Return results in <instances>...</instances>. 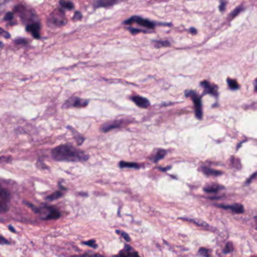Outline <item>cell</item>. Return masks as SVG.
Returning a JSON list of instances; mask_svg holds the SVG:
<instances>
[{"mask_svg":"<svg viewBox=\"0 0 257 257\" xmlns=\"http://www.w3.org/2000/svg\"><path fill=\"white\" fill-rule=\"evenodd\" d=\"M89 100L79 98L77 96H72L68 99L64 104L63 105V109H70V108H84L88 105Z\"/></svg>","mask_w":257,"mask_h":257,"instance_id":"8992f818","label":"cell"},{"mask_svg":"<svg viewBox=\"0 0 257 257\" xmlns=\"http://www.w3.org/2000/svg\"><path fill=\"white\" fill-rule=\"evenodd\" d=\"M60 5L62 8H66L67 10H72L74 8V4L70 1H65V0H60Z\"/></svg>","mask_w":257,"mask_h":257,"instance_id":"ffe728a7","label":"cell"},{"mask_svg":"<svg viewBox=\"0 0 257 257\" xmlns=\"http://www.w3.org/2000/svg\"><path fill=\"white\" fill-rule=\"evenodd\" d=\"M218 207L222 208L225 210H231L235 214H243L244 212V206L241 204H234L230 205H225V204H219L216 205Z\"/></svg>","mask_w":257,"mask_h":257,"instance_id":"30bf717a","label":"cell"},{"mask_svg":"<svg viewBox=\"0 0 257 257\" xmlns=\"http://www.w3.org/2000/svg\"><path fill=\"white\" fill-rule=\"evenodd\" d=\"M119 255L120 256H138V253H137V252H135V251H127L125 250H123L121 251L120 253H119Z\"/></svg>","mask_w":257,"mask_h":257,"instance_id":"cb8c5ba5","label":"cell"},{"mask_svg":"<svg viewBox=\"0 0 257 257\" xmlns=\"http://www.w3.org/2000/svg\"><path fill=\"white\" fill-rule=\"evenodd\" d=\"M68 128L70 129L71 132H72V134H73V137H75L76 140V141H77L78 145H82V143H83V142H84V140H85V137H84L83 136L81 135V134L79 133H78V132L76 131V130H75V129L72 128V127H69H69H68Z\"/></svg>","mask_w":257,"mask_h":257,"instance_id":"d6986e66","label":"cell"},{"mask_svg":"<svg viewBox=\"0 0 257 257\" xmlns=\"http://www.w3.org/2000/svg\"><path fill=\"white\" fill-rule=\"evenodd\" d=\"M129 30H130V32L133 34H136V33H138V32H143V30H142V29H134V28H129Z\"/></svg>","mask_w":257,"mask_h":257,"instance_id":"8d00e7d4","label":"cell"},{"mask_svg":"<svg viewBox=\"0 0 257 257\" xmlns=\"http://www.w3.org/2000/svg\"><path fill=\"white\" fill-rule=\"evenodd\" d=\"M256 172H254L253 174V175L251 176L250 177H249V179H248V180H247L246 183H244V184H245V185H246V186H247L248 184H250V183H251V182L253 181V180L256 178Z\"/></svg>","mask_w":257,"mask_h":257,"instance_id":"836d02e7","label":"cell"},{"mask_svg":"<svg viewBox=\"0 0 257 257\" xmlns=\"http://www.w3.org/2000/svg\"><path fill=\"white\" fill-rule=\"evenodd\" d=\"M13 18L14 14L12 13V12H8V13L5 15L4 20H5V21H11V20L13 19Z\"/></svg>","mask_w":257,"mask_h":257,"instance_id":"d6a6232c","label":"cell"},{"mask_svg":"<svg viewBox=\"0 0 257 257\" xmlns=\"http://www.w3.org/2000/svg\"><path fill=\"white\" fill-rule=\"evenodd\" d=\"M198 253L201 256H209L210 250H209L206 249V248L201 247L200 248L199 250H198Z\"/></svg>","mask_w":257,"mask_h":257,"instance_id":"f1b7e54d","label":"cell"},{"mask_svg":"<svg viewBox=\"0 0 257 257\" xmlns=\"http://www.w3.org/2000/svg\"><path fill=\"white\" fill-rule=\"evenodd\" d=\"M49 21L55 26H61V25L65 24H66V20H65L63 11L57 10L56 11H54V13L51 15L50 18H49Z\"/></svg>","mask_w":257,"mask_h":257,"instance_id":"ba28073f","label":"cell"},{"mask_svg":"<svg viewBox=\"0 0 257 257\" xmlns=\"http://www.w3.org/2000/svg\"><path fill=\"white\" fill-rule=\"evenodd\" d=\"M170 168H171V167H165V168H162V167H158L159 170H163V171H167V170H170Z\"/></svg>","mask_w":257,"mask_h":257,"instance_id":"f35d334b","label":"cell"},{"mask_svg":"<svg viewBox=\"0 0 257 257\" xmlns=\"http://www.w3.org/2000/svg\"><path fill=\"white\" fill-rule=\"evenodd\" d=\"M233 245H232V244H231V242H228L226 244V245H225V248L223 249V253L227 254V253H231V252H233Z\"/></svg>","mask_w":257,"mask_h":257,"instance_id":"603a6c76","label":"cell"},{"mask_svg":"<svg viewBox=\"0 0 257 257\" xmlns=\"http://www.w3.org/2000/svg\"><path fill=\"white\" fill-rule=\"evenodd\" d=\"M10 242L6 239V238H4L3 236L0 235V244H9Z\"/></svg>","mask_w":257,"mask_h":257,"instance_id":"e575fe53","label":"cell"},{"mask_svg":"<svg viewBox=\"0 0 257 257\" xmlns=\"http://www.w3.org/2000/svg\"><path fill=\"white\" fill-rule=\"evenodd\" d=\"M227 83H228L229 88L231 90H237V89L239 88V85L235 79H227Z\"/></svg>","mask_w":257,"mask_h":257,"instance_id":"44dd1931","label":"cell"},{"mask_svg":"<svg viewBox=\"0 0 257 257\" xmlns=\"http://www.w3.org/2000/svg\"><path fill=\"white\" fill-rule=\"evenodd\" d=\"M201 170L205 175L210 176V177H217V176H220L222 174V171L208 167H201Z\"/></svg>","mask_w":257,"mask_h":257,"instance_id":"2e32d148","label":"cell"},{"mask_svg":"<svg viewBox=\"0 0 257 257\" xmlns=\"http://www.w3.org/2000/svg\"><path fill=\"white\" fill-rule=\"evenodd\" d=\"M225 187L219 184L213 183V184H207L206 186L204 187L203 190L207 193H217L220 190L224 189Z\"/></svg>","mask_w":257,"mask_h":257,"instance_id":"5bb4252c","label":"cell"},{"mask_svg":"<svg viewBox=\"0 0 257 257\" xmlns=\"http://www.w3.org/2000/svg\"><path fill=\"white\" fill-rule=\"evenodd\" d=\"M201 86L204 88V93L203 95L209 94L213 95L214 96H218V87L217 85L210 83L207 81H203L201 82Z\"/></svg>","mask_w":257,"mask_h":257,"instance_id":"9c48e42d","label":"cell"},{"mask_svg":"<svg viewBox=\"0 0 257 257\" xmlns=\"http://www.w3.org/2000/svg\"><path fill=\"white\" fill-rule=\"evenodd\" d=\"M8 228H9V229L11 230V231H14L15 233H16V231H15V229L14 228H12V226H11V225H9V227H8Z\"/></svg>","mask_w":257,"mask_h":257,"instance_id":"ab89813d","label":"cell"},{"mask_svg":"<svg viewBox=\"0 0 257 257\" xmlns=\"http://www.w3.org/2000/svg\"><path fill=\"white\" fill-rule=\"evenodd\" d=\"M130 99L133 103L140 108H148L150 106L149 100L143 97V96L136 95V96H131Z\"/></svg>","mask_w":257,"mask_h":257,"instance_id":"8fae6325","label":"cell"},{"mask_svg":"<svg viewBox=\"0 0 257 257\" xmlns=\"http://www.w3.org/2000/svg\"><path fill=\"white\" fill-rule=\"evenodd\" d=\"M27 31L30 32L35 39H39L40 38V24L39 23H33L27 25L26 27Z\"/></svg>","mask_w":257,"mask_h":257,"instance_id":"7c38bea8","label":"cell"},{"mask_svg":"<svg viewBox=\"0 0 257 257\" xmlns=\"http://www.w3.org/2000/svg\"><path fill=\"white\" fill-rule=\"evenodd\" d=\"M11 194L6 189L0 186V214H5L9 209Z\"/></svg>","mask_w":257,"mask_h":257,"instance_id":"5b68a950","label":"cell"},{"mask_svg":"<svg viewBox=\"0 0 257 257\" xmlns=\"http://www.w3.org/2000/svg\"><path fill=\"white\" fill-rule=\"evenodd\" d=\"M226 5H227V2H225V1H224V0H221V1H220V5H219V11H222V12L225 11Z\"/></svg>","mask_w":257,"mask_h":257,"instance_id":"1f68e13d","label":"cell"},{"mask_svg":"<svg viewBox=\"0 0 257 257\" xmlns=\"http://www.w3.org/2000/svg\"><path fill=\"white\" fill-rule=\"evenodd\" d=\"M28 207H29L35 214H38L41 216V219L43 220H52L57 219L61 216V214L56 207L52 206L43 205L40 207H36L30 203L24 201Z\"/></svg>","mask_w":257,"mask_h":257,"instance_id":"7a4b0ae2","label":"cell"},{"mask_svg":"<svg viewBox=\"0 0 257 257\" xmlns=\"http://www.w3.org/2000/svg\"><path fill=\"white\" fill-rule=\"evenodd\" d=\"M119 167L121 168H131V169H138L140 166L138 164L134 162H127V161H122L119 162Z\"/></svg>","mask_w":257,"mask_h":257,"instance_id":"e0dca14e","label":"cell"},{"mask_svg":"<svg viewBox=\"0 0 257 257\" xmlns=\"http://www.w3.org/2000/svg\"><path fill=\"white\" fill-rule=\"evenodd\" d=\"M130 122L131 121L130 119H124H124H116V120L106 122V123L103 124L102 127H100V130L103 133H106V132L110 131L113 129L122 128L124 126H127Z\"/></svg>","mask_w":257,"mask_h":257,"instance_id":"277c9868","label":"cell"},{"mask_svg":"<svg viewBox=\"0 0 257 257\" xmlns=\"http://www.w3.org/2000/svg\"><path fill=\"white\" fill-rule=\"evenodd\" d=\"M2 47H4V44L0 41V48H2Z\"/></svg>","mask_w":257,"mask_h":257,"instance_id":"60d3db41","label":"cell"},{"mask_svg":"<svg viewBox=\"0 0 257 257\" xmlns=\"http://www.w3.org/2000/svg\"><path fill=\"white\" fill-rule=\"evenodd\" d=\"M154 43L157 48H160V47L170 46V42H167V41H155Z\"/></svg>","mask_w":257,"mask_h":257,"instance_id":"d4e9b609","label":"cell"},{"mask_svg":"<svg viewBox=\"0 0 257 257\" xmlns=\"http://www.w3.org/2000/svg\"><path fill=\"white\" fill-rule=\"evenodd\" d=\"M15 43L16 44H27V41L26 40V39H21V38H20V39H16V40L15 41Z\"/></svg>","mask_w":257,"mask_h":257,"instance_id":"d590c367","label":"cell"},{"mask_svg":"<svg viewBox=\"0 0 257 257\" xmlns=\"http://www.w3.org/2000/svg\"><path fill=\"white\" fill-rule=\"evenodd\" d=\"M167 155V151L164 149H156L155 152L154 154L152 156L151 159L152 162L157 163L160 160L164 158L165 157V155Z\"/></svg>","mask_w":257,"mask_h":257,"instance_id":"9a60e30c","label":"cell"},{"mask_svg":"<svg viewBox=\"0 0 257 257\" xmlns=\"http://www.w3.org/2000/svg\"><path fill=\"white\" fill-rule=\"evenodd\" d=\"M116 233H117L118 235H120L121 236L124 238L126 241H127V242L130 241V238L129 237V235H127L126 232H124V231H120V230H116Z\"/></svg>","mask_w":257,"mask_h":257,"instance_id":"83f0119b","label":"cell"},{"mask_svg":"<svg viewBox=\"0 0 257 257\" xmlns=\"http://www.w3.org/2000/svg\"><path fill=\"white\" fill-rule=\"evenodd\" d=\"M121 1H122V0H95L94 7L95 8L110 7L116 5Z\"/></svg>","mask_w":257,"mask_h":257,"instance_id":"4fadbf2b","label":"cell"},{"mask_svg":"<svg viewBox=\"0 0 257 257\" xmlns=\"http://www.w3.org/2000/svg\"><path fill=\"white\" fill-rule=\"evenodd\" d=\"M185 95L186 97H190L193 100L195 116H196L197 119L201 120L203 117L202 103H201V96H198V94L195 93L194 91H187Z\"/></svg>","mask_w":257,"mask_h":257,"instance_id":"3957f363","label":"cell"},{"mask_svg":"<svg viewBox=\"0 0 257 257\" xmlns=\"http://www.w3.org/2000/svg\"><path fill=\"white\" fill-rule=\"evenodd\" d=\"M182 219H184V220H189V221H190V222H194V223H195L196 225H200V226H208V225H207L206 222H203V221H200V220H196V219H190V218H181Z\"/></svg>","mask_w":257,"mask_h":257,"instance_id":"7402d4cb","label":"cell"},{"mask_svg":"<svg viewBox=\"0 0 257 257\" xmlns=\"http://www.w3.org/2000/svg\"><path fill=\"white\" fill-rule=\"evenodd\" d=\"M243 9H244V8H243L242 6H238V8H235V9L234 10V11H232V12H231V15H230V19H231V20L233 19V18H235V16H237V15H238V14H239L240 12H241V11H242Z\"/></svg>","mask_w":257,"mask_h":257,"instance_id":"4316f807","label":"cell"},{"mask_svg":"<svg viewBox=\"0 0 257 257\" xmlns=\"http://www.w3.org/2000/svg\"><path fill=\"white\" fill-rule=\"evenodd\" d=\"M82 15L81 14V12H79V11H76L74 14V16L72 17V20L75 21H79V20L82 19Z\"/></svg>","mask_w":257,"mask_h":257,"instance_id":"4dcf8cb0","label":"cell"},{"mask_svg":"<svg viewBox=\"0 0 257 257\" xmlns=\"http://www.w3.org/2000/svg\"><path fill=\"white\" fill-rule=\"evenodd\" d=\"M52 158L57 161L78 162L85 161L89 156L85 152L76 149L71 144L60 145L52 150Z\"/></svg>","mask_w":257,"mask_h":257,"instance_id":"6da1fadb","label":"cell"},{"mask_svg":"<svg viewBox=\"0 0 257 257\" xmlns=\"http://www.w3.org/2000/svg\"><path fill=\"white\" fill-rule=\"evenodd\" d=\"M0 35H1V36H3L4 38H5V39H9V38L11 37L10 33H8L7 31H5L1 27H0Z\"/></svg>","mask_w":257,"mask_h":257,"instance_id":"f546056e","label":"cell"},{"mask_svg":"<svg viewBox=\"0 0 257 257\" xmlns=\"http://www.w3.org/2000/svg\"><path fill=\"white\" fill-rule=\"evenodd\" d=\"M133 23H136V24H139L140 26L145 27L146 28H149V29H153L155 27V24L152 21H149L147 19H144V18H142L138 16H133L130 18L129 19H127V21H124V24H132Z\"/></svg>","mask_w":257,"mask_h":257,"instance_id":"52a82bcc","label":"cell"},{"mask_svg":"<svg viewBox=\"0 0 257 257\" xmlns=\"http://www.w3.org/2000/svg\"><path fill=\"white\" fill-rule=\"evenodd\" d=\"M63 194H64V192H63L62 190H58V191H55V192L52 193V194H50V195H48V197H46L45 199H46L47 201H55V200H57L59 199V198H60L61 197L63 196Z\"/></svg>","mask_w":257,"mask_h":257,"instance_id":"ac0fdd59","label":"cell"},{"mask_svg":"<svg viewBox=\"0 0 257 257\" xmlns=\"http://www.w3.org/2000/svg\"><path fill=\"white\" fill-rule=\"evenodd\" d=\"M82 244H85V245H86V246L91 247L94 248V249H96V248H97V244H96V241H95V240H90V241H83V242H82Z\"/></svg>","mask_w":257,"mask_h":257,"instance_id":"484cf974","label":"cell"},{"mask_svg":"<svg viewBox=\"0 0 257 257\" xmlns=\"http://www.w3.org/2000/svg\"><path fill=\"white\" fill-rule=\"evenodd\" d=\"M189 30H190V32H191V33H192V34H196L197 33V29H195V28L191 27V29H189Z\"/></svg>","mask_w":257,"mask_h":257,"instance_id":"74e56055","label":"cell"}]
</instances>
